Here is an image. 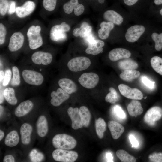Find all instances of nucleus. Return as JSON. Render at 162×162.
I'll return each mask as SVG.
<instances>
[{"instance_id": "864d4df0", "label": "nucleus", "mask_w": 162, "mask_h": 162, "mask_svg": "<svg viewBox=\"0 0 162 162\" xmlns=\"http://www.w3.org/2000/svg\"><path fill=\"white\" fill-rule=\"evenodd\" d=\"M3 92L2 90H0V104H2L4 100V94H3Z\"/></svg>"}, {"instance_id": "4468645a", "label": "nucleus", "mask_w": 162, "mask_h": 162, "mask_svg": "<svg viewBox=\"0 0 162 162\" xmlns=\"http://www.w3.org/2000/svg\"><path fill=\"white\" fill-rule=\"evenodd\" d=\"M31 58L32 62L36 64L47 65L51 62L52 56L49 52L38 51L34 52Z\"/></svg>"}, {"instance_id": "39448f33", "label": "nucleus", "mask_w": 162, "mask_h": 162, "mask_svg": "<svg viewBox=\"0 0 162 162\" xmlns=\"http://www.w3.org/2000/svg\"><path fill=\"white\" fill-rule=\"evenodd\" d=\"M52 156L57 161L74 162L77 159L78 154L74 151L57 149L53 151Z\"/></svg>"}, {"instance_id": "13d9d810", "label": "nucleus", "mask_w": 162, "mask_h": 162, "mask_svg": "<svg viewBox=\"0 0 162 162\" xmlns=\"http://www.w3.org/2000/svg\"><path fill=\"white\" fill-rule=\"evenodd\" d=\"M0 116H1L2 115V114L3 113V110H4V109H3V107L2 106L0 105Z\"/></svg>"}, {"instance_id": "1a4fd4ad", "label": "nucleus", "mask_w": 162, "mask_h": 162, "mask_svg": "<svg viewBox=\"0 0 162 162\" xmlns=\"http://www.w3.org/2000/svg\"><path fill=\"white\" fill-rule=\"evenodd\" d=\"M162 117V109L158 106L152 107L149 109L144 117V122L148 125L153 126L156 121L160 119Z\"/></svg>"}, {"instance_id": "a19ab883", "label": "nucleus", "mask_w": 162, "mask_h": 162, "mask_svg": "<svg viewBox=\"0 0 162 162\" xmlns=\"http://www.w3.org/2000/svg\"><path fill=\"white\" fill-rule=\"evenodd\" d=\"M9 8L8 0H0V13L2 16H5Z\"/></svg>"}, {"instance_id": "f704fd0d", "label": "nucleus", "mask_w": 162, "mask_h": 162, "mask_svg": "<svg viewBox=\"0 0 162 162\" xmlns=\"http://www.w3.org/2000/svg\"><path fill=\"white\" fill-rule=\"evenodd\" d=\"M110 92L106 95L105 100L107 102L112 104H115L119 99V97L116 90L113 87L109 88Z\"/></svg>"}, {"instance_id": "09e8293b", "label": "nucleus", "mask_w": 162, "mask_h": 162, "mask_svg": "<svg viewBox=\"0 0 162 162\" xmlns=\"http://www.w3.org/2000/svg\"><path fill=\"white\" fill-rule=\"evenodd\" d=\"M4 162H14L15 159L14 156L11 154H8L4 157L3 159Z\"/></svg>"}, {"instance_id": "ddd939ff", "label": "nucleus", "mask_w": 162, "mask_h": 162, "mask_svg": "<svg viewBox=\"0 0 162 162\" xmlns=\"http://www.w3.org/2000/svg\"><path fill=\"white\" fill-rule=\"evenodd\" d=\"M35 4L34 2L27 1L22 5L16 7V14L19 18H25L32 13L35 10Z\"/></svg>"}, {"instance_id": "6ab92c4d", "label": "nucleus", "mask_w": 162, "mask_h": 162, "mask_svg": "<svg viewBox=\"0 0 162 162\" xmlns=\"http://www.w3.org/2000/svg\"><path fill=\"white\" fill-rule=\"evenodd\" d=\"M108 127L112 137L114 139L119 138L124 131V126L114 121H109L108 122Z\"/></svg>"}, {"instance_id": "dca6fc26", "label": "nucleus", "mask_w": 162, "mask_h": 162, "mask_svg": "<svg viewBox=\"0 0 162 162\" xmlns=\"http://www.w3.org/2000/svg\"><path fill=\"white\" fill-rule=\"evenodd\" d=\"M68 113L71 120V126L73 129L77 130L83 127L78 108L69 107L68 110Z\"/></svg>"}, {"instance_id": "8fccbe9b", "label": "nucleus", "mask_w": 162, "mask_h": 162, "mask_svg": "<svg viewBox=\"0 0 162 162\" xmlns=\"http://www.w3.org/2000/svg\"><path fill=\"white\" fill-rule=\"evenodd\" d=\"M124 3L127 5L131 6L136 4L138 0H123Z\"/></svg>"}, {"instance_id": "f03ea898", "label": "nucleus", "mask_w": 162, "mask_h": 162, "mask_svg": "<svg viewBox=\"0 0 162 162\" xmlns=\"http://www.w3.org/2000/svg\"><path fill=\"white\" fill-rule=\"evenodd\" d=\"M41 28L38 25H32L28 28L27 36L30 48L35 50L41 47L43 44V40L40 34Z\"/></svg>"}, {"instance_id": "2eb2a0df", "label": "nucleus", "mask_w": 162, "mask_h": 162, "mask_svg": "<svg viewBox=\"0 0 162 162\" xmlns=\"http://www.w3.org/2000/svg\"><path fill=\"white\" fill-rule=\"evenodd\" d=\"M51 104L54 106H57L68 99L70 95L61 88H58L56 92L53 91L51 92Z\"/></svg>"}, {"instance_id": "9d476101", "label": "nucleus", "mask_w": 162, "mask_h": 162, "mask_svg": "<svg viewBox=\"0 0 162 162\" xmlns=\"http://www.w3.org/2000/svg\"><path fill=\"white\" fill-rule=\"evenodd\" d=\"M118 88L122 94L128 98L139 100L143 98L142 93L137 88H131L124 84L119 85Z\"/></svg>"}, {"instance_id": "e433bc0d", "label": "nucleus", "mask_w": 162, "mask_h": 162, "mask_svg": "<svg viewBox=\"0 0 162 162\" xmlns=\"http://www.w3.org/2000/svg\"><path fill=\"white\" fill-rule=\"evenodd\" d=\"M152 38L155 42V48L158 51L161 50L162 49V33L158 34L154 32L152 34Z\"/></svg>"}, {"instance_id": "c85d7f7f", "label": "nucleus", "mask_w": 162, "mask_h": 162, "mask_svg": "<svg viewBox=\"0 0 162 162\" xmlns=\"http://www.w3.org/2000/svg\"><path fill=\"white\" fill-rule=\"evenodd\" d=\"M79 113L83 125L88 127L91 119V114L89 110L86 106H82L79 109Z\"/></svg>"}, {"instance_id": "bb28decb", "label": "nucleus", "mask_w": 162, "mask_h": 162, "mask_svg": "<svg viewBox=\"0 0 162 162\" xmlns=\"http://www.w3.org/2000/svg\"><path fill=\"white\" fill-rule=\"evenodd\" d=\"M20 141V138L17 132L13 130L6 136L5 140V144L9 147H13L16 145Z\"/></svg>"}, {"instance_id": "a18cd8bd", "label": "nucleus", "mask_w": 162, "mask_h": 162, "mask_svg": "<svg viewBox=\"0 0 162 162\" xmlns=\"http://www.w3.org/2000/svg\"><path fill=\"white\" fill-rule=\"evenodd\" d=\"M142 80L143 83L150 88H154L155 82L150 81L147 77L143 76L142 78Z\"/></svg>"}, {"instance_id": "5fc2aeb1", "label": "nucleus", "mask_w": 162, "mask_h": 162, "mask_svg": "<svg viewBox=\"0 0 162 162\" xmlns=\"http://www.w3.org/2000/svg\"><path fill=\"white\" fill-rule=\"evenodd\" d=\"M4 72L2 70L0 71V82L1 83L4 78Z\"/></svg>"}, {"instance_id": "49530a36", "label": "nucleus", "mask_w": 162, "mask_h": 162, "mask_svg": "<svg viewBox=\"0 0 162 162\" xmlns=\"http://www.w3.org/2000/svg\"><path fill=\"white\" fill-rule=\"evenodd\" d=\"M129 138L132 145V147L136 148L139 146V142L133 135L130 134Z\"/></svg>"}, {"instance_id": "6e6552de", "label": "nucleus", "mask_w": 162, "mask_h": 162, "mask_svg": "<svg viewBox=\"0 0 162 162\" xmlns=\"http://www.w3.org/2000/svg\"><path fill=\"white\" fill-rule=\"evenodd\" d=\"M99 81L98 75L93 72L84 73L78 79L79 82L82 86L88 89L95 87L98 84Z\"/></svg>"}, {"instance_id": "412c9836", "label": "nucleus", "mask_w": 162, "mask_h": 162, "mask_svg": "<svg viewBox=\"0 0 162 162\" xmlns=\"http://www.w3.org/2000/svg\"><path fill=\"white\" fill-rule=\"evenodd\" d=\"M32 130V126L28 123H25L21 125L20 134L22 142L23 144L28 145L30 143Z\"/></svg>"}, {"instance_id": "de8ad7c7", "label": "nucleus", "mask_w": 162, "mask_h": 162, "mask_svg": "<svg viewBox=\"0 0 162 162\" xmlns=\"http://www.w3.org/2000/svg\"><path fill=\"white\" fill-rule=\"evenodd\" d=\"M16 4L14 2L12 1L10 3V6L8 9L9 13L10 14H13L15 12Z\"/></svg>"}, {"instance_id": "a211bd4d", "label": "nucleus", "mask_w": 162, "mask_h": 162, "mask_svg": "<svg viewBox=\"0 0 162 162\" xmlns=\"http://www.w3.org/2000/svg\"><path fill=\"white\" fill-rule=\"evenodd\" d=\"M104 42L99 39H94L88 43L87 48L86 50V53L93 55H96L103 52V47L104 46Z\"/></svg>"}, {"instance_id": "2f4dec72", "label": "nucleus", "mask_w": 162, "mask_h": 162, "mask_svg": "<svg viewBox=\"0 0 162 162\" xmlns=\"http://www.w3.org/2000/svg\"><path fill=\"white\" fill-rule=\"evenodd\" d=\"M95 128L96 133L99 138L102 139L104 133L106 129V124L104 119L99 118L95 121Z\"/></svg>"}, {"instance_id": "9b49d317", "label": "nucleus", "mask_w": 162, "mask_h": 162, "mask_svg": "<svg viewBox=\"0 0 162 162\" xmlns=\"http://www.w3.org/2000/svg\"><path fill=\"white\" fill-rule=\"evenodd\" d=\"M145 30L142 25H135L129 28L125 35L126 40L130 42H134L137 40Z\"/></svg>"}, {"instance_id": "c9c22d12", "label": "nucleus", "mask_w": 162, "mask_h": 162, "mask_svg": "<svg viewBox=\"0 0 162 162\" xmlns=\"http://www.w3.org/2000/svg\"><path fill=\"white\" fill-rule=\"evenodd\" d=\"M58 1V0H42V6L46 10L52 11L56 7Z\"/></svg>"}, {"instance_id": "a878e982", "label": "nucleus", "mask_w": 162, "mask_h": 162, "mask_svg": "<svg viewBox=\"0 0 162 162\" xmlns=\"http://www.w3.org/2000/svg\"><path fill=\"white\" fill-rule=\"evenodd\" d=\"M101 27L98 31L99 37L102 39H106L109 36L110 31L114 28V24L110 22L103 21L100 25Z\"/></svg>"}, {"instance_id": "b1692460", "label": "nucleus", "mask_w": 162, "mask_h": 162, "mask_svg": "<svg viewBox=\"0 0 162 162\" xmlns=\"http://www.w3.org/2000/svg\"><path fill=\"white\" fill-rule=\"evenodd\" d=\"M104 19L106 20L118 25L123 22V18L118 13L112 10H108L103 14Z\"/></svg>"}, {"instance_id": "aec40b11", "label": "nucleus", "mask_w": 162, "mask_h": 162, "mask_svg": "<svg viewBox=\"0 0 162 162\" xmlns=\"http://www.w3.org/2000/svg\"><path fill=\"white\" fill-rule=\"evenodd\" d=\"M33 106L32 102L27 100L21 103L15 110V114L18 117L24 116L28 114L32 109Z\"/></svg>"}, {"instance_id": "6e6d98bb", "label": "nucleus", "mask_w": 162, "mask_h": 162, "mask_svg": "<svg viewBox=\"0 0 162 162\" xmlns=\"http://www.w3.org/2000/svg\"><path fill=\"white\" fill-rule=\"evenodd\" d=\"M4 133L2 130H0V140L1 141L4 136Z\"/></svg>"}, {"instance_id": "423d86ee", "label": "nucleus", "mask_w": 162, "mask_h": 162, "mask_svg": "<svg viewBox=\"0 0 162 162\" xmlns=\"http://www.w3.org/2000/svg\"><path fill=\"white\" fill-rule=\"evenodd\" d=\"M62 8L66 14H70L74 11L75 14L77 16L82 14L85 9L84 4L80 2V0H68L64 3Z\"/></svg>"}, {"instance_id": "ea45409f", "label": "nucleus", "mask_w": 162, "mask_h": 162, "mask_svg": "<svg viewBox=\"0 0 162 162\" xmlns=\"http://www.w3.org/2000/svg\"><path fill=\"white\" fill-rule=\"evenodd\" d=\"M113 112L116 116L118 119L122 120L126 118V115L122 108L116 105L113 108Z\"/></svg>"}, {"instance_id": "bf43d9fd", "label": "nucleus", "mask_w": 162, "mask_h": 162, "mask_svg": "<svg viewBox=\"0 0 162 162\" xmlns=\"http://www.w3.org/2000/svg\"><path fill=\"white\" fill-rule=\"evenodd\" d=\"M160 15L162 16V8L160 10Z\"/></svg>"}, {"instance_id": "7c9ffc66", "label": "nucleus", "mask_w": 162, "mask_h": 162, "mask_svg": "<svg viewBox=\"0 0 162 162\" xmlns=\"http://www.w3.org/2000/svg\"><path fill=\"white\" fill-rule=\"evenodd\" d=\"M3 94L4 98L9 104L12 105L16 104L17 100L13 88L9 87L5 88Z\"/></svg>"}, {"instance_id": "473e14b6", "label": "nucleus", "mask_w": 162, "mask_h": 162, "mask_svg": "<svg viewBox=\"0 0 162 162\" xmlns=\"http://www.w3.org/2000/svg\"><path fill=\"white\" fill-rule=\"evenodd\" d=\"M116 154L117 157L122 162H135L136 161L134 157L124 150H118Z\"/></svg>"}, {"instance_id": "4c0bfd02", "label": "nucleus", "mask_w": 162, "mask_h": 162, "mask_svg": "<svg viewBox=\"0 0 162 162\" xmlns=\"http://www.w3.org/2000/svg\"><path fill=\"white\" fill-rule=\"evenodd\" d=\"M12 72L13 77L11 81V84L13 86H18L20 83V77L18 68L16 66L13 67Z\"/></svg>"}, {"instance_id": "5701e85b", "label": "nucleus", "mask_w": 162, "mask_h": 162, "mask_svg": "<svg viewBox=\"0 0 162 162\" xmlns=\"http://www.w3.org/2000/svg\"><path fill=\"white\" fill-rule=\"evenodd\" d=\"M58 85L60 88L69 94L76 92L77 86L71 80L67 78L60 79L58 81Z\"/></svg>"}, {"instance_id": "4d7b16f0", "label": "nucleus", "mask_w": 162, "mask_h": 162, "mask_svg": "<svg viewBox=\"0 0 162 162\" xmlns=\"http://www.w3.org/2000/svg\"><path fill=\"white\" fill-rule=\"evenodd\" d=\"M154 3L156 5H160L162 4V0H154Z\"/></svg>"}, {"instance_id": "cd10ccee", "label": "nucleus", "mask_w": 162, "mask_h": 162, "mask_svg": "<svg viewBox=\"0 0 162 162\" xmlns=\"http://www.w3.org/2000/svg\"><path fill=\"white\" fill-rule=\"evenodd\" d=\"M140 75L139 71L135 70H125L120 74V77L123 80L130 82L139 77Z\"/></svg>"}, {"instance_id": "37998d69", "label": "nucleus", "mask_w": 162, "mask_h": 162, "mask_svg": "<svg viewBox=\"0 0 162 162\" xmlns=\"http://www.w3.org/2000/svg\"><path fill=\"white\" fill-rule=\"evenodd\" d=\"M150 160L152 162H162V153H154L149 156Z\"/></svg>"}, {"instance_id": "20e7f679", "label": "nucleus", "mask_w": 162, "mask_h": 162, "mask_svg": "<svg viewBox=\"0 0 162 162\" xmlns=\"http://www.w3.org/2000/svg\"><path fill=\"white\" fill-rule=\"evenodd\" d=\"M91 64L90 60L87 57H77L70 60L68 63V67L70 70L78 72L87 69Z\"/></svg>"}, {"instance_id": "c756f323", "label": "nucleus", "mask_w": 162, "mask_h": 162, "mask_svg": "<svg viewBox=\"0 0 162 162\" xmlns=\"http://www.w3.org/2000/svg\"><path fill=\"white\" fill-rule=\"evenodd\" d=\"M118 66L121 69L125 70H135L138 68V65L134 60L127 58L119 62Z\"/></svg>"}, {"instance_id": "79ce46f5", "label": "nucleus", "mask_w": 162, "mask_h": 162, "mask_svg": "<svg viewBox=\"0 0 162 162\" xmlns=\"http://www.w3.org/2000/svg\"><path fill=\"white\" fill-rule=\"evenodd\" d=\"M7 29L2 23H0V44L2 45L4 43L7 34Z\"/></svg>"}, {"instance_id": "4be33fe9", "label": "nucleus", "mask_w": 162, "mask_h": 162, "mask_svg": "<svg viewBox=\"0 0 162 162\" xmlns=\"http://www.w3.org/2000/svg\"><path fill=\"white\" fill-rule=\"evenodd\" d=\"M127 110L129 114L134 117L140 115L143 111L140 102L135 100H133L128 104Z\"/></svg>"}, {"instance_id": "052dcab7", "label": "nucleus", "mask_w": 162, "mask_h": 162, "mask_svg": "<svg viewBox=\"0 0 162 162\" xmlns=\"http://www.w3.org/2000/svg\"><path fill=\"white\" fill-rule=\"evenodd\" d=\"M89 0V1H98V0Z\"/></svg>"}, {"instance_id": "f257e3e1", "label": "nucleus", "mask_w": 162, "mask_h": 162, "mask_svg": "<svg viewBox=\"0 0 162 162\" xmlns=\"http://www.w3.org/2000/svg\"><path fill=\"white\" fill-rule=\"evenodd\" d=\"M54 147L58 149L70 150L74 148L77 142L72 136L66 134H57L52 139Z\"/></svg>"}, {"instance_id": "58836bf2", "label": "nucleus", "mask_w": 162, "mask_h": 162, "mask_svg": "<svg viewBox=\"0 0 162 162\" xmlns=\"http://www.w3.org/2000/svg\"><path fill=\"white\" fill-rule=\"evenodd\" d=\"M81 27V28L80 34V37L86 38L90 34L92 30V27L91 26L88 25L87 22L83 23Z\"/></svg>"}, {"instance_id": "3c124183", "label": "nucleus", "mask_w": 162, "mask_h": 162, "mask_svg": "<svg viewBox=\"0 0 162 162\" xmlns=\"http://www.w3.org/2000/svg\"><path fill=\"white\" fill-rule=\"evenodd\" d=\"M81 28V27L80 28H74L73 31V35L76 37H77L80 36Z\"/></svg>"}, {"instance_id": "72a5a7b5", "label": "nucleus", "mask_w": 162, "mask_h": 162, "mask_svg": "<svg viewBox=\"0 0 162 162\" xmlns=\"http://www.w3.org/2000/svg\"><path fill=\"white\" fill-rule=\"evenodd\" d=\"M150 63L153 69L162 75V58L158 56H154L151 59Z\"/></svg>"}, {"instance_id": "f8f14e48", "label": "nucleus", "mask_w": 162, "mask_h": 162, "mask_svg": "<svg viewBox=\"0 0 162 162\" xmlns=\"http://www.w3.org/2000/svg\"><path fill=\"white\" fill-rule=\"evenodd\" d=\"M25 40L23 34L20 32L14 33L11 36L8 47L11 52H15L20 49L23 46Z\"/></svg>"}, {"instance_id": "603ef678", "label": "nucleus", "mask_w": 162, "mask_h": 162, "mask_svg": "<svg viewBox=\"0 0 162 162\" xmlns=\"http://www.w3.org/2000/svg\"><path fill=\"white\" fill-rule=\"evenodd\" d=\"M106 157L108 162H113V156L112 154L108 152L106 154Z\"/></svg>"}, {"instance_id": "393cba45", "label": "nucleus", "mask_w": 162, "mask_h": 162, "mask_svg": "<svg viewBox=\"0 0 162 162\" xmlns=\"http://www.w3.org/2000/svg\"><path fill=\"white\" fill-rule=\"evenodd\" d=\"M37 131L38 135L41 137L46 136L48 130V122L46 117L41 115L38 118L36 124Z\"/></svg>"}, {"instance_id": "f3484780", "label": "nucleus", "mask_w": 162, "mask_h": 162, "mask_svg": "<svg viewBox=\"0 0 162 162\" xmlns=\"http://www.w3.org/2000/svg\"><path fill=\"white\" fill-rule=\"evenodd\" d=\"M131 56L130 51L122 48L114 49L109 53V57L111 61L115 62L123 59H127Z\"/></svg>"}, {"instance_id": "7ed1b4c3", "label": "nucleus", "mask_w": 162, "mask_h": 162, "mask_svg": "<svg viewBox=\"0 0 162 162\" xmlns=\"http://www.w3.org/2000/svg\"><path fill=\"white\" fill-rule=\"evenodd\" d=\"M70 28V26L65 22H63L59 25L54 26L50 30V38L55 41L64 40L67 37L66 32H68Z\"/></svg>"}, {"instance_id": "0eeeda50", "label": "nucleus", "mask_w": 162, "mask_h": 162, "mask_svg": "<svg viewBox=\"0 0 162 162\" xmlns=\"http://www.w3.org/2000/svg\"><path fill=\"white\" fill-rule=\"evenodd\" d=\"M22 75L25 82L32 85H40L44 80V77L41 74L34 70H24L22 72Z\"/></svg>"}, {"instance_id": "c03bdc74", "label": "nucleus", "mask_w": 162, "mask_h": 162, "mask_svg": "<svg viewBox=\"0 0 162 162\" xmlns=\"http://www.w3.org/2000/svg\"><path fill=\"white\" fill-rule=\"evenodd\" d=\"M11 75V71L10 69H7L6 70L3 84L4 86H6L8 85L10 80Z\"/></svg>"}]
</instances>
